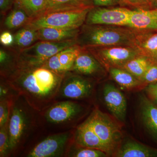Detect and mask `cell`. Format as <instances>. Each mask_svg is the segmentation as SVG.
<instances>
[{
    "instance_id": "d6a6232c",
    "label": "cell",
    "mask_w": 157,
    "mask_h": 157,
    "mask_svg": "<svg viewBox=\"0 0 157 157\" xmlns=\"http://www.w3.org/2000/svg\"><path fill=\"white\" fill-rule=\"evenodd\" d=\"M145 89L149 99L157 106V82L147 85Z\"/></svg>"
},
{
    "instance_id": "e575fe53",
    "label": "cell",
    "mask_w": 157,
    "mask_h": 157,
    "mask_svg": "<svg viewBox=\"0 0 157 157\" xmlns=\"http://www.w3.org/2000/svg\"><path fill=\"white\" fill-rule=\"evenodd\" d=\"M0 42L5 46H11L14 42V36L10 32L5 31L0 36Z\"/></svg>"
},
{
    "instance_id": "e0dca14e",
    "label": "cell",
    "mask_w": 157,
    "mask_h": 157,
    "mask_svg": "<svg viewBox=\"0 0 157 157\" xmlns=\"http://www.w3.org/2000/svg\"><path fill=\"white\" fill-rule=\"evenodd\" d=\"M140 108L143 123L157 143V106L148 98L142 95L140 98Z\"/></svg>"
},
{
    "instance_id": "484cf974",
    "label": "cell",
    "mask_w": 157,
    "mask_h": 157,
    "mask_svg": "<svg viewBox=\"0 0 157 157\" xmlns=\"http://www.w3.org/2000/svg\"><path fill=\"white\" fill-rule=\"evenodd\" d=\"M29 19L25 11L16 5V8L6 17L4 24L6 28L11 29L25 25Z\"/></svg>"
},
{
    "instance_id": "5b68a950",
    "label": "cell",
    "mask_w": 157,
    "mask_h": 157,
    "mask_svg": "<svg viewBox=\"0 0 157 157\" xmlns=\"http://www.w3.org/2000/svg\"><path fill=\"white\" fill-rule=\"evenodd\" d=\"M74 129L53 134L42 132L19 157H67L74 143Z\"/></svg>"
},
{
    "instance_id": "52a82bcc",
    "label": "cell",
    "mask_w": 157,
    "mask_h": 157,
    "mask_svg": "<svg viewBox=\"0 0 157 157\" xmlns=\"http://www.w3.org/2000/svg\"><path fill=\"white\" fill-rule=\"evenodd\" d=\"M77 45L76 39L62 42L40 41L16 54L17 64L42 66L51 57L65 48Z\"/></svg>"
},
{
    "instance_id": "ac0fdd59",
    "label": "cell",
    "mask_w": 157,
    "mask_h": 157,
    "mask_svg": "<svg viewBox=\"0 0 157 157\" xmlns=\"http://www.w3.org/2000/svg\"><path fill=\"white\" fill-rule=\"evenodd\" d=\"M80 29L44 28L37 30L38 40L48 42H62L77 38Z\"/></svg>"
},
{
    "instance_id": "3957f363",
    "label": "cell",
    "mask_w": 157,
    "mask_h": 157,
    "mask_svg": "<svg viewBox=\"0 0 157 157\" xmlns=\"http://www.w3.org/2000/svg\"><path fill=\"white\" fill-rule=\"evenodd\" d=\"M87 110L79 101H56L39 112L40 127L48 134L73 130L80 124L78 122Z\"/></svg>"
},
{
    "instance_id": "603a6c76",
    "label": "cell",
    "mask_w": 157,
    "mask_h": 157,
    "mask_svg": "<svg viewBox=\"0 0 157 157\" xmlns=\"http://www.w3.org/2000/svg\"><path fill=\"white\" fill-rule=\"evenodd\" d=\"M38 40L37 30L24 27L14 36V44L21 49L29 47Z\"/></svg>"
},
{
    "instance_id": "d590c367",
    "label": "cell",
    "mask_w": 157,
    "mask_h": 157,
    "mask_svg": "<svg viewBox=\"0 0 157 157\" xmlns=\"http://www.w3.org/2000/svg\"><path fill=\"white\" fill-rule=\"evenodd\" d=\"M13 4V0H0V10L2 13H5L11 9Z\"/></svg>"
},
{
    "instance_id": "9c48e42d",
    "label": "cell",
    "mask_w": 157,
    "mask_h": 157,
    "mask_svg": "<svg viewBox=\"0 0 157 157\" xmlns=\"http://www.w3.org/2000/svg\"><path fill=\"white\" fill-rule=\"evenodd\" d=\"M86 120L104 144L113 151L121 137L119 126L97 107L92 109Z\"/></svg>"
},
{
    "instance_id": "4dcf8cb0",
    "label": "cell",
    "mask_w": 157,
    "mask_h": 157,
    "mask_svg": "<svg viewBox=\"0 0 157 157\" xmlns=\"http://www.w3.org/2000/svg\"><path fill=\"white\" fill-rule=\"evenodd\" d=\"M13 101H0V128L8 122Z\"/></svg>"
},
{
    "instance_id": "5bb4252c",
    "label": "cell",
    "mask_w": 157,
    "mask_h": 157,
    "mask_svg": "<svg viewBox=\"0 0 157 157\" xmlns=\"http://www.w3.org/2000/svg\"><path fill=\"white\" fill-rule=\"evenodd\" d=\"M74 143L82 147L101 150L108 155L113 151L99 138L86 120L74 129Z\"/></svg>"
},
{
    "instance_id": "74e56055",
    "label": "cell",
    "mask_w": 157,
    "mask_h": 157,
    "mask_svg": "<svg viewBox=\"0 0 157 157\" xmlns=\"http://www.w3.org/2000/svg\"><path fill=\"white\" fill-rule=\"evenodd\" d=\"M157 8V1L155 5L154 8Z\"/></svg>"
},
{
    "instance_id": "8fae6325",
    "label": "cell",
    "mask_w": 157,
    "mask_h": 157,
    "mask_svg": "<svg viewBox=\"0 0 157 157\" xmlns=\"http://www.w3.org/2000/svg\"><path fill=\"white\" fill-rule=\"evenodd\" d=\"M133 10L124 7H95L90 9L85 24L128 26Z\"/></svg>"
},
{
    "instance_id": "6da1fadb",
    "label": "cell",
    "mask_w": 157,
    "mask_h": 157,
    "mask_svg": "<svg viewBox=\"0 0 157 157\" xmlns=\"http://www.w3.org/2000/svg\"><path fill=\"white\" fill-rule=\"evenodd\" d=\"M64 75L42 66L17 64L6 76L1 77L9 82L32 107L40 112L56 102Z\"/></svg>"
},
{
    "instance_id": "4316f807",
    "label": "cell",
    "mask_w": 157,
    "mask_h": 157,
    "mask_svg": "<svg viewBox=\"0 0 157 157\" xmlns=\"http://www.w3.org/2000/svg\"><path fill=\"white\" fill-rule=\"evenodd\" d=\"M108 154L101 150L77 146L73 143L67 157H105Z\"/></svg>"
},
{
    "instance_id": "ffe728a7",
    "label": "cell",
    "mask_w": 157,
    "mask_h": 157,
    "mask_svg": "<svg viewBox=\"0 0 157 157\" xmlns=\"http://www.w3.org/2000/svg\"><path fill=\"white\" fill-rule=\"evenodd\" d=\"M93 7L92 0H48L46 9L43 13L87 9Z\"/></svg>"
},
{
    "instance_id": "44dd1931",
    "label": "cell",
    "mask_w": 157,
    "mask_h": 157,
    "mask_svg": "<svg viewBox=\"0 0 157 157\" xmlns=\"http://www.w3.org/2000/svg\"><path fill=\"white\" fill-rule=\"evenodd\" d=\"M109 74L113 79L121 87L132 89L139 86L143 82L131 73L121 68H109Z\"/></svg>"
},
{
    "instance_id": "4fadbf2b",
    "label": "cell",
    "mask_w": 157,
    "mask_h": 157,
    "mask_svg": "<svg viewBox=\"0 0 157 157\" xmlns=\"http://www.w3.org/2000/svg\"><path fill=\"white\" fill-rule=\"evenodd\" d=\"M103 96L104 103L109 112L118 120L124 121L127 103L123 94L113 84L106 83L103 87Z\"/></svg>"
},
{
    "instance_id": "cb8c5ba5",
    "label": "cell",
    "mask_w": 157,
    "mask_h": 157,
    "mask_svg": "<svg viewBox=\"0 0 157 157\" xmlns=\"http://www.w3.org/2000/svg\"><path fill=\"white\" fill-rule=\"evenodd\" d=\"M48 0H21L16 5L23 9L30 17L34 18L45 11Z\"/></svg>"
},
{
    "instance_id": "f35d334b",
    "label": "cell",
    "mask_w": 157,
    "mask_h": 157,
    "mask_svg": "<svg viewBox=\"0 0 157 157\" xmlns=\"http://www.w3.org/2000/svg\"><path fill=\"white\" fill-rule=\"evenodd\" d=\"M16 1V2H20L21 0H15Z\"/></svg>"
},
{
    "instance_id": "30bf717a",
    "label": "cell",
    "mask_w": 157,
    "mask_h": 157,
    "mask_svg": "<svg viewBox=\"0 0 157 157\" xmlns=\"http://www.w3.org/2000/svg\"><path fill=\"white\" fill-rule=\"evenodd\" d=\"M90 51L104 67L122 68L127 62L140 55L134 45H115L84 48Z\"/></svg>"
},
{
    "instance_id": "9a60e30c",
    "label": "cell",
    "mask_w": 157,
    "mask_h": 157,
    "mask_svg": "<svg viewBox=\"0 0 157 157\" xmlns=\"http://www.w3.org/2000/svg\"><path fill=\"white\" fill-rule=\"evenodd\" d=\"M134 46L140 55L157 62V31L137 30Z\"/></svg>"
},
{
    "instance_id": "d6986e66",
    "label": "cell",
    "mask_w": 157,
    "mask_h": 157,
    "mask_svg": "<svg viewBox=\"0 0 157 157\" xmlns=\"http://www.w3.org/2000/svg\"><path fill=\"white\" fill-rule=\"evenodd\" d=\"M117 157H157V149L147 146L135 140H129L116 153Z\"/></svg>"
},
{
    "instance_id": "f1b7e54d",
    "label": "cell",
    "mask_w": 157,
    "mask_h": 157,
    "mask_svg": "<svg viewBox=\"0 0 157 157\" xmlns=\"http://www.w3.org/2000/svg\"><path fill=\"white\" fill-rule=\"evenodd\" d=\"M10 157V146L9 141L8 122L0 128V157Z\"/></svg>"
},
{
    "instance_id": "d4e9b609",
    "label": "cell",
    "mask_w": 157,
    "mask_h": 157,
    "mask_svg": "<svg viewBox=\"0 0 157 157\" xmlns=\"http://www.w3.org/2000/svg\"><path fill=\"white\" fill-rule=\"evenodd\" d=\"M82 48L79 45H76L65 48L59 52V60L65 73L72 70L75 60Z\"/></svg>"
},
{
    "instance_id": "7402d4cb",
    "label": "cell",
    "mask_w": 157,
    "mask_h": 157,
    "mask_svg": "<svg viewBox=\"0 0 157 157\" xmlns=\"http://www.w3.org/2000/svg\"><path fill=\"white\" fill-rule=\"evenodd\" d=\"M151 61V60L146 56L139 55L127 62L122 68L141 81Z\"/></svg>"
},
{
    "instance_id": "7a4b0ae2",
    "label": "cell",
    "mask_w": 157,
    "mask_h": 157,
    "mask_svg": "<svg viewBox=\"0 0 157 157\" xmlns=\"http://www.w3.org/2000/svg\"><path fill=\"white\" fill-rule=\"evenodd\" d=\"M39 111L19 95L11 104L8 131L10 157H19L22 152L43 132L39 121Z\"/></svg>"
},
{
    "instance_id": "8d00e7d4",
    "label": "cell",
    "mask_w": 157,
    "mask_h": 157,
    "mask_svg": "<svg viewBox=\"0 0 157 157\" xmlns=\"http://www.w3.org/2000/svg\"><path fill=\"white\" fill-rule=\"evenodd\" d=\"M147 1H148L149 3L151 9H154L157 0H147Z\"/></svg>"
},
{
    "instance_id": "2e32d148",
    "label": "cell",
    "mask_w": 157,
    "mask_h": 157,
    "mask_svg": "<svg viewBox=\"0 0 157 157\" xmlns=\"http://www.w3.org/2000/svg\"><path fill=\"white\" fill-rule=\"evenodd\" d=\"M128 27L143 31H157V8L133 10Z\"/></svg>"
},
{
    "instance_id": "f546056e",
    "label": "cell",
    "mask_w": 157,
    "mask_h": 157,
    "mask_svg": "<svg viewBox=\"0 0 157 157\" xmlns=\"http://www.w3.org/2000/svg\"><path fill=\"white\" fill-rule=\"evenodd\" d=\"M143 83L149 84L157 82V62L151 61L141 78Z\"/></svg>"
},
{
    "instance_id": "8992f818",
    "label": "cell",
    "mask_w": 157,
    "mask_h": 157,
    "mask_svg": "<svg viewBox=\"0 0 157 157\" xmlns=\"http://www.w3.org/2000/svg\"><path fill=\"white\" fill-rule=\"evenodd\" d=\"M91 8L46 12L31 18L24 27L36 30L44 28L80 29Z\"/></svg>"
},
{
    "instance_id": "7c38bea8",
    "label": "cell",
    "mask_w": 157,
    "mask_h": 157,
    "mask_svg": "<svg viewBox=\"0 0 157 157\" xmlns=\"http://www.w3.org/2000/svg\"><path fill=\"white\" fill-rule=\"evenodd\" d=\"M104 67L90 51L82 48L71 71L88 78H97L104 73Z\"/></svg>"
},
{
    "instance_id": "277c9868",
    "label": "cell",
    "mask_w": 157,
    "mask_h": 157,
    "mask_svg": "<svg viewBox=\"0 0 157 157\" xmlns=\"http://www.w3.org/2000/svg\"><path fill=\"white\" fill-rule=\"evenodd\" d=\"M137 30L128 26L87 25L80 28L76 40L82 48L134 45Z\"/></svg>"
},
{
    "instance_id": "83f0119b",
    "label": "cell",
    "mask_w": 157,
    "mask_h": 157,
    "mask_svg": "<svg viewBox=\"0 0 157 157\" xmlns=\"http://www.w3.org/2000/svg\"><path fill=\"white\" fill-rule=\"evenodd\" d=\"M19 93L9 82L5 78L1 77L0 82V101H13L19 95Z\"/></svg>"
},
{
    "instance_id": "ba28073f",
    "label": "cell",
    "mask_w": 157,
    "mask_h": 157,
    "mask_svg": "<svg viewBox=\"0 0 157 157\" xmlns=\"http://www.w3.org/2000/svg\"><path fill=\"white\" fill-rule=\"evenodd\" d=\"M94 87V83L91 78L72 71L67 72L62 79L56 101L87 100L92 97Z\"/></svg>"
},
{
    "instance_id": "836d02e7",
    "label": "cell",
    "mask_w": 157,
    "mask_h": 157,
    "mask_svg": "<svg viewBox=\"0 0 157 157\" xmlns=\"http://www.w3.org/2000/svg\"><path fill=\"white\" fill-rule=\"evenodd\" d=\"M92 2L95 7H109L122 5L121 0H92Z\"/></svg>"
},
{
    "instance_id": "1f68e13d",
    "label": "cell",
    "mask_w": 157,
    "mask_h": 157,
    "mask_svg": "<svg viewBox=\"0 0 157 157\" xmlns=\"http://www.w3.org/2000/svg\"><path fill=\"white\" fill-rule=\"evenodd\" d=\"M122 4L135 8V9H149L151 8L147 0H121Z\"/></svg>"
}]
</instances>
